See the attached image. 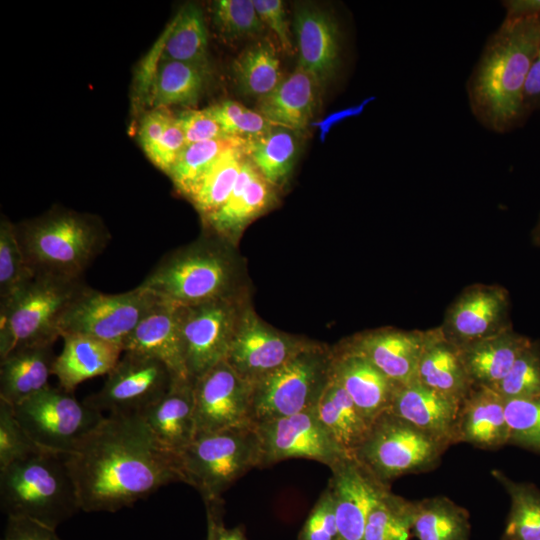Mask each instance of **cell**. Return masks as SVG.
Segmentation results:
<instances>
[{
  "instance_id": "6da1fadb",
  "label": "cell",
  "mask_w": 540,
  "mask_h": 540,
  "mask_svg": "<svg viewBox=\"0 0 540 540\" xmlns=\"http://www.w3.org/2000/svg\"><path fill=\"white\" fill-rule=\"evenodd\" d=\"M66 462L85 512H116L185 483L179 457L159 444L140 414L105 416Z\"/></svg>"
},
{
  "instance_id": "7a4b0ae2",
  "label": "cell",
  "mask_w": 540,
  "mask_h": 540,
  "mask_svg": "<svg viewBox=\"0 0 540 540\" xmlns=\"http://www.w3.org/2000/svg\"><path fill=\"white\" fill-rule=\"evenodd\" d=\"M540 46V14L505 17L488 38L467 82L470 110L494 133L523 124V91Z\"/></svg>"
},
{
  "instance_id": "3957f363",
  "label": "cell",
  "mask_w": 540,
  "mask_h": 540,
  "mask_svg": "<svg viewBox=\"0 0 540 540\" xmlns=\"http://www.w3.org/2000/svg\"><path fill=\"white\" fill-rule=\"evenodd\" d=\"M242 280L235 246L207 231L164 255L138 286L162 300L192 306L243 294Z\"/></svg>"
},
{
  "instance_id": "277c9868",
  "label": "cell",
  "mask_w": 540,
  "mask_h": 540,
  "mask_svg": "<svg viewBox=\"0 0 540 540\" xmlns=\"http://www.w3.org/2000/svg\"><path fill=\"white\" fill-rule=\"evenodd\" d=\"M15 226L34 276L83 279L110 240L99 219L70 210H51Z\"/></svg>"
},
{
  "instance_id": "5b68a950",
  "label": "cell",
  "mask_w": 540,
  "mask_h": 540,
  "mask_svg": "<svg viewBox=\"0 0 540 540\" xmlns=\"http://www.w3.org/2000/svg\"><path fill=\"white\" fill-rule=\"evenodd\" d=\"M0 503L8 519L56 530L81 510L66 455L41 450L0 470Z\"/></svg>"
},
{
  "instance_id": "8992f818",
  "label": "cell",
  "mask_w": 540,
  "mask_h": 540,
  "mask_svg": "<svg viewBox=\"0 0 540 540\" xmlns=\"http://www.w3.org/2000/svg\"><path fill=\"white\" fill-rule=\"evenodd\" d=\"M83 279L34 276L22 289L0 304V359L14 350L54 344L62 318Z\"/></svg>"
},
{
  "instance_id": "52a82bcc",
  "label": "cell",
  "mask_w": 540,
  "mask_h": 540,
  "mask_svg": "<svg viewBox=\"0 0 540 540\" xmlns=\"http://www.w3.org/2000/svg\"><path fill=\"white\" fill-rule=\"evenodd\" d=\"M260 459L255 425L198 434L179 456L185 483L194 487L204 502L222 499L239 478L260 468Z\"/></svg>"
},
{
  "instance_id": "ba28073f",
  "label": "cell",
  "mask_w": 540,
  "mask_h": 540,
  "mask_svg": "<svg viewBox=\"0 0 540 540\" xmlns=\"http://www.w3.org/2000/svg\"><path fill=\"white\" fill-rule=\"evenodd\" d=\"M332 348L312 341L290 360L253 384L254 424L316 406L330 378Z\"/></svg>"
},
{
  "instance_id": "9c48e42d",
  "label": "cell",
  "mask_w": 540,
  "mask_h": 540,
  "mask_svg": "<svg viewBox=\"0 0 540 540\" xmlns=\"http://www.w3.org/2000/svg\"><path fill=\"white\" fill-rule=\"evenodd\" d=\"M447 449L408 421L386 411L371 424L352 456L380 482L390 486L401 476L433 470Z\"/></svg>"
},
{
  "instance_id": "30bf717a",
  "label": "cell",
  "mask_w": 540,
  "mask_h": 540,
  "mask_svg": "<svg viewBox=\"0 0 540 540\" xmlns=\"http://www.w3.org/2000/svg\"><path fill=\"white\" fill-rule=\"evenodd\" d=\"M15 417L41 449L69 455L105 418L73 392L48 386L13 406Z\"/></svg>"
},
{
  "instance_id": "8fae6325",
  "label": "cell",
  "mask_w": 540,
  "mask_h": 540,
  "mask_svg": "<svg viewBox=\"0 0 540 540\" xmlns=\"http://www.w3.org/2000/svg\"><path fill=\"white\" fill-rule=\"evenodd\" d=\"M160 300L139 286L117 294L85 286L67 308L60 336L86 335L123 347L127 337Z\"/></svg>"
},
{
  "instance_id": "7c38bea8",
  "label": "cell",
  "mask_w": 540,
  "mask_h": 540,
  "mask_svg": "<svg viewBox=\"0 0 540 540\" xmlns=\"http://www.w3.org/2000/svg\"><path fill=\"white\" fill-rule=\"evenodd\" d=\"M245 306L244 293L180 306V331L188 375L196 379L226 360Z\"/></svg>"
},
{
  "instance_id": "4fadbf2b",
  "label": "cell",
  "mask_w": 540,
  "mask_h": 540,
  "mask_svg": "<svg viewBox=\"0 0 540 540\" xmlns=\"http://www.w3.org/2000/svg\"><path fill=\"white\" fill-rule=\"evenodd\" d=\"M99 391L83 402L108 415L142 414L170 388L174 375L160 360L123 352Z\"/></svg>"
},
{
  "instance_id": "5bb4252c",
  "label": "cell",
  "mask_w": 540,
  "mask_h": 540,
  "mask_svg": "<svg viewBox=\"0 0 540 540\" xmlns=\"http://www.w3.org/2000/svg\"><path fill=\"white\" fill-rule=\"evenodd\" d=\"M260 442V468L288 459H309L331 468L351 454L319 420L315 407L254 424Z\"/></svg>"
},
{
  "instance_id": "9a60e30c",
  "label": "cell",
  "mask_w": 540,
  "mask_h": 540,
  "mask_svg": "<svg viewBox=\"0 0 540 540\" xmlns=\"http://www.w3.org/2000/svg\"><path fill=\"white\" fill-rule=\"evenodd\" d=\"M253 384L226 360L194 379L196 435L254 425Z\"/></svg>"
},
{
  "instance_id": "2e32d148",
  "label": "cell",
  "mask_w": 540,
  "mask_h": 540,
  "mask_svg": "<svg viewBox=\"0 0 540 540\" xmlns=\"http://www.w3.org/2000/svg\"><path fill=\"white\" fill-rule=\"evenodd\" d=\"M311 342L273 328L245 304L226 362L241 377L254 384Z\"/></svg>"
},
{
  "instance_id": "e0dca14e",
  "label": "cell",
  "mask_w": 540,
  "mask_h": 540,
  "mask_svg": "<svg viewBox=\"0 0 540 540\" xmlns=\"http://www.w3.org/2000/svg\"><path fill=\"white\" fill-rule=\"evenodd\" d=\"M508 292L498 285L465 288L447 308L441 333L457 348L497 335L512 327Z\"/></svg>"
},
{
  "instance_id": "ac0fdd59",
  "label": "cell",
  "mask_w": 540,
  "mask_h": 540,
  "mask_svg": "<svg viewBox=\"0 0 540 540\" xmlns=\"http://www.w3.org/2000/svg\"><path fill=\"white\" fill-rule=\"evenodd\" d=\"M330 470L328 486L335 504L337 540H364L369 513L390 486L375 478L352 455Z\"/></svg>"
},
{
  "instance_id": "d6986e66",
  "label": "cell",
  "mask_w": 540,
  "mask_h": 540,
  "mask_svg": "<svg viewBox=\"0 0 540 540\" xmlns=\"http://www.w3.org/2000/svg\"><path fill=\"white\" fill-rule=\"evenodd\" d=\"M246 157L224 205L203 220L208 232L236 246L242 232L276 202V192Z\"/></svg>"
},
{
  "instance_id": "ffe728a7",
  "label": "cell",
  "mask_w": 540,
  "mask_h": 540,
  "mask_svg": "<svg viewBox=\"0 0 540 540\" xmlns=\"http://www.w3.org/2000/svg\"><path fill=\"white\" fill-rule=\"evenodd\" d=\"M426 330L380 328L353 336L341 344L367 358L397 385L416 381Z\"/></svg>"
},
{
  "instance_id": "44dd1931",
  "label": "cell",
  "mask_w": 540,
  "mask_h": 540,
  "mask_svg": "<svg viewBox=\"0 0 540 540\" xmlns=\"http://www.w3.org/2000/svg\"><path fill=\"white\" fill-rule=\"evenodd\" d=\"M330 374L370 424L389 410L399 386L367 358L341 343L332 348Z\"/></svg>"
},
{
  "instance_id": "7402d4cb",
  "label": "cell",
  "mask_w": 540,
  "mask_h": 540,
  "mask_svg": "<svg viewBox=\"0 0 540 540\" xmlns=\"http://www.w3.org/2000/svg\"><path fill=\"white\" fill-rule=\"evenodd\" d=\"M299 54L298 66L320 83L322 88L336 74L340 62V32L335 19L311 5L300 6L294 16Z\"/></svg>"
},
{
  "instance_id": "603a6c76",
  "label": "cell",
  "mask_w": 540,
  "mask_h": 540,
  "mask_svg": "<svg viewBox=\"0 0 540 540\" xmlns=\"http://www.w3.org/2000/svg\"><path fill=\"white\" fill-rule=\"evenodd\" d=\"M459 406L454 399L413 381L397 387L388 411L449 448L457 444Z\"/></svg>"
},
{
  "instance_id": "cb8c5ba5",
  "label": "cell",
  "mask_w": 540,
  "mask_h": 540,
  "mask_svg": "<svg viewBox=\"0 0 540 540\" xmlns=\"http://www.w3.org/2000/svg\"><path fill=\"white\" fill-rule=\"evenodd\" d=\"M123 352L151 356L163 362L175 377H190L180 331V305L161 299L124 341Z\"/></svg>"
},
{
  "instance_id": "d4e9b609",
  "label": "cell",
  "mask_w": 540,
  "mask_h": 540,
  "mask_svg": "<svg viewBox=\"0 0 540 540\" xmlns=\"http://www.w3.org/2000/svg\"><path fill=\"white\" fill-rule=\"evenodd\" d=\"M140 415L159 444L179 457L196 436L194 379L174 377L168 391Z\"/></svg>"
},
{
  "instance_id": "484cf974",
  "label": "cell",
  "mask_w": 540,
  "mask_h": 540,
  "mask_svg": "<svg viewBox=\"0 0 540 540\" xmlns=\"http://www.w3.org/2000/svg\"><path fill=\"white\" fill-rule=\"evenodd\" d=\"M457 443L494 450L509 444L505 399L495 390L473 386L461 401L457 417Z\"/></svg>"
},
{
  "instance_id": "4316f807",
  "label": "cell",
  "mask_w": 540,
  "mask_h": 540,
  "mask_svg": "<svg viewBox=\"0 0 540 540\" xmlns=\"http://www.w3.org/2000/svg\"><path fill=\"white\" fill-rule=\"evenodd\" d=\"M321 89L316 78L297 65L271 93L259 98L257 111L275 126L305 129L318 109Z\"/></svg>"
},
{
  "instance_id": "83f0119b",
  "label": "cell",
  "mask_w": 540,
  "mask_h": 540,
  "mask_svg": "<svg viewBox=\"0 0 540 540\" xmlns=\"http://www.w3.org/2000/svg\"><path fill=\"white\" fill-rule=\"evenodd\" d=\"M62 338L63 349L55 358L52 375L59 387L68 392L88 379L107 375L123 353L119 344L86 335L69 334Z\"/></svg>"
},
{
  "instance_id": "f1b7e54d",
  "label": "cell",
  "mask_w": 540,
  "mask_h": 540,
  "mask_svg": "<svg viewBox=\"0 0 540 540\" xmlns=\"http://www.w3.org/2000/svg\"><path fill=\"white\" fill-rule=\"evenodd\" d=\"M416 381L459 403L473 387L459 349L445 339L439 327L426 330Z\"/></svg>"
},
{
  "instance_id": "f546056e",
  "label": "cell",
  "mask_w": 540,
  "mask_h": 540,
  "mask_svg": "<svg viewBox=\"0 0 540 540\" xmlns=\"http://www.w3.org/2000/svg\"><path fill=\"white\" fill-rule=\"evenodd\" d=\"M531 341L510 327L497 335L458 348L472 385L494 389Z\"/></svg>"
},
{
  "instance_id": "4dcf8cb0",
  "label": "cell",
  "mask_w": 540,
  "mask_h": 540,
  "mask_svg": "<svg viewBox=\"0 0 540 540\" xmlns=\"http://www.w3.org/2000/svg\"><path fill=\"white\" fill-rule=\"evenodd\" d=\"M53 344L24 347L0 359V399L12 406L49 386Z\"/></svg>"
},
{
  "instance_id": "1f68e13d",
  "label": "cell",
  "mask_w": 540,
  "mask_h": 540,
  "mask_svg": "<svg viewBox=\"0 0 540 540\" xmlns=\"http://www.w3.org/2000/svg\"><path fill=\"white\" fill-rule=\"evenodd\" d=\"M209 70L173 60L159 59L151 78L146 103L151 109L196 104Z\"/></svg>"
},
{
  "instance_id": "d6a6232c",
  "label": "cell",
  "mask_w": 540,
  "mask_h": 540,
  "mask_svg": "<svg viewBox=\"0 0 540 540\" xmlns=\"http://www.w3.org/2000/svg\"><path fill=\"white\" fill-rule=\"evenodd\" d=\"M315 411L336 442L351 455L364 441L371 427L331 374L315 406Z\"/></svg>"
},
{
  "instance_id": "836d02e7",
  "label": "cell",
  "mask_w": 540,
  "mask_h": 540,
  "mask_svg": "<svg viewBox=\"0 0 540 540\" xmlns=\"http://www.w3.org/2000/svg\"><path fill=\"white\" fill-rule=\"evenodd\" d=\"M208 32L201 8L187 3L164 32L160 59L180 61L210 69Z\"/></svg>"
},
{
  "instance_id": "e575fe53",
  "label": "cell",
  "mask_w": 540,
  "mask_h": 540,
  "mask_svg": "<svg viewBox=\"0 0 540 540\" xmlns=\"http://www.w3.org/2000/svg\"><path fill=\"white\" fill-rule=\"evenodd\" d=\"M468 511L442 495L413 501L412 531L418 540H469Z\"/></svg>"
},
{
  "instance_id": "d590c367",
  "label": "cell",
  "mask_w": 540,
  "mask_h": 540,
  "mask_svg": "<svg viewBox=\"0 0 540 540\" xmlns=\"http://www.w3.org/2000/svg\"><path fill=\"white\" fill-rule=\"evenodd\" d=\"M293 130L276 126L268 134L248 141L247 157L274 187L285 184L298 155Z\"/></svg>"
},
{
  "instance_id": "8d00e7d4",
  "label": "cell",
  "mask_w": 540,
  "mask_h": 540,
  "mask_svg": "<svg viewBox=\"0 0 540 540\" xmlns=\"http://www.w3.org/2000/svg\"><path fill=\"white\" fill-rule=\"evenodd\" d=\"M247 146L248 143L225 152L189 196L188 199L202 220L218 211L229 198L243 161L247 157Z\"/></svg>"
},
{
  "instance_id": "74e56055",
  "label": "cell",
  "mask_w": 540,
  "mask_h": 540,
  "mask_svg": "<svg viewBox=\"0 0 540 540\" xmlns=\"http://www.w3.org/2000/svg\"><path fill=\"white\" fill-rule=\"evenodd\" d=\"M491 473L510 498L502 540H540V490L533 484L513 481L498 469Z\"/></svg>"
},
{
  "instance_id": "f35d334b",
  "label": "cell",
  "mask_w": 540,
  "mask_h": 540,
  "mask_svg": "<svg viewBox=\"0 0 540 540\" xmlns=\"http://www.w3.org/2000/svg\"><path fill=\"white\" fill-rule=\"evenodd\" d=\"M232 72L241 92L258 99L271 93L283 79L279 58L266 42L242 51L233 61Z\"/></svg>"
},
{
  "instance_id": "ab89813d",
  "label": "cell",
  "mask_w": 540,
  "mask_h": 540,
  "mask_svg": "<svg viewBox=\"0 0 540 540\" xmlns=\"http://www.w3.org/2000/svg\"><path fill=\"white\" fill-rule=\"evenodd\" d=\"M247 143V139L226 137L189 144L177 158L168 176L175 189L189 198L203 176L225 152Z\"/></svg>"
},
{
  "instance_id": "60d3db41",
  "label": "cell",
  "mask_w": 540,
  "mask_h": 540,
  "mask_svg": "<svg viewBox=\"0 0 540 540\" xmlns=\"http://www.w3.org/2000/svg\"><path fill=\"white\" fill-rule=\"evenodd\" d=\"M413 501L385 490L372 507L364 540H410Z\"/></svg>"
},
{
  "instance_id": "b9f144b4",
  "label": "cell",
  "mask_w": 540,
  "mask_h": 540,
  "mask_svg": "<svg viewBox=\"0 0 540 540\" xmlns=\"http://www.w3.org/2000/svg\"><path fill=\"white\" fill-rule=\"evenodd\" d=\"M34 278L20 246L16 226L7 218L0 222V304Z\"/></svg>"
},
{
  "instance_id": "7bdbcfd3",
  "label": "cell",
  "mask_w": 540,
  "mask_h": 540,
  "mask_svg": "<svg viewBox=\"0 0 540 540\" xmlns=\"http://www.w3.org/2000/svg\"><path fill=\"white\" fill-rule=\"evenodd\" d=\"M505 400L540 396V345L531 341L493 389Z\"/></svg>"
},
{
  "instance_id": "ee69618b",
  "label": "cell",
  "mask_w": 540,
  "mask_h": 540,
  "mask_svg": "<svg viewBox=\"0 0 540 540\" xmlns=\"http://www.w3.org/2000/svg\"><path fill=\"white\" fill-rule=\"evenodd\" d=\"M509 444L540 453V396L505 400Z\"/></svg>"
},
{
  "instance_id": "f6af8a7d",
  "label": "cell",
  "mask_w": 540,
  "mask_h": 540,
  "mask_svg": "<svg viewBox=\"0 0 540 540\" xmlns=\"http://www.w3.org/2000/svg\"><path fill=\"white\" fill-rule=\"evenodd\" d=\"M212 13L218 32L227 39L260 34L265 28L253 0H218Z\"/></svg>"
},
{
  "instance_id": "bcb514c9",
  "label": "cell",
  "mask_w": 540,
  "mask_h": 540,
  "mask_svg": "<svg viewBox=\"0 0 540 540\" xmlns=\"http://www.w3.org/2000/svg\"><path fill=\"white\" fill-rule=\"evenodd\" d=\"M209 107L224 132L230 137L256 139L268 134L276 127L258 111L251 110L233 100H226Z\"/></svg>"
},
{
  "instance_id": "7dc6e473",
  "label": "cell",
  "mask_w": 540,
  "mask_h": 540,
  "mask_svg": "<svg viewBox=\"0 0 540 540\" xmlns=\"http://www.w3.org/2000/svg\"><path fill=\"white\" fill-rule=\"evenodd\" d=\"M41 450L18 422L13 406L0 399V470Z\"/></svg>"
},
{
  "instance_id": "c3c4849f",
  "label": "cell",
  "mask_w": 540,
  "mask_h": 540,
  "mask_svg": "<svg viewBox=\"0 0 540 540\" xmlns=\"http://www.w3.org/2000/svg\"><path fill=\"white\" fill-rule=\"evenodd\" d=\"M337 537L335 504L327 485L310 510L296 540H337Z\"/></svg>"
},
{
  "instance_id": "681fc988",
  "label": "cell",
  "mask_w": 540,
  "mask_h": 540,
  "mask_svg": "<svg viewBox=\"0 0 540 540\" xmlns=\"http://www.w3.org/2000/svg\"><path fill=\"white\" fill-rule=\"evenodd\" d=\"M176 116L184 132L187 145L230 137L224 132L210 107L186 109Z\"/></svg>"
},
{
  "instance_id": "f907efd6",
  "label": "cell",
  "mask_w": 540,
  "mask_h": 540,
  "mask_svg": "<svg viewBox=\"0 0 540 540\" xmlns=\"http://www.w3.org/2000/svg\"><path fill=\"white\" fill-rule=\"evenodd\" d=\"M186 146L184 132L174 115L160 139L146 155L158 169L168 175Z\"/></svg>"
},
{
  "instance_id": "816d5d0a",
  "label": "cell",
  "mask_w": 540,
  "mask_h": 540,
  "mask_svg": "<svg viewBox=\"0 0 540 540\" xmlns=\"http://www.w3.org/2000/svg\"><path fill=\"white\" fill-rule=\"evenodd\" d=\"M254 6L265 26H268L277 37L281 48L287 54L293 51L289 23L281 0H253Z\"/></svg>"
},
{
  "instance_id": "f5cc1de1",
  "label": "cell",
  "mask_w": 540,
  "mask_h": 540,
  "mask_svg": "<svg viewBox=\"0 0 540 540\" xmlns=\"http://www.w3.org/2000/svg\"><path fill=\"white\" fill-rule=\"evenodd\" d=\"M206 540H248L242 526L227 527L224 522L223 499L205 501Z\"/></svg>"
},
{
  "instance_id": "db71d44e",
  "label": "cell",
  "mask_w": 540,
  "mask_h": 540,
  "mask_svg": "<svg viewBox=\"0 0 540 540\" xmlns=\"http://www.w3.org/2000/svg\"><path fill=\"white\" fill-rule=\"evenodd\" d=\"M173 117L169 108L150 109L142 116L138 139L145 154L154 147Z\"/></svg>"
},
{
  "instance_id": "11a10c76",
  "label": "cell",
  "mask_w": 540,
  "mask_h": 540,
  "mask_svg": "<svg viewBox=\"0 0 540 540\" xmlns=\"http://www.w3.org/2000/svg\"><path fill=\"white\" fill-rule=\"evenodd\" d=\"M4 538L7 540H61L56 530L22 519H8Z\"/></svg>"
},
{
  "instance_id": "9f6ffc18",
  "label": "cell",
  "mask_w": 540,
  "mask_h": 540,
  "mask_svg": "<svg viewBox=\"0 0 540 540\" xmlns=\"http://www.w3.org/2000/svg\"><path fill=\"white\" fill-rule=\"evenodd\" d=\"M523 104L528 118L540 109V46L533 58L523 91Z\"/></svg>"
},
{
  "instance_id": "6f0895ef",
  "label": "cell",
  "mask_w": 540,
  "mask_h": 540,
  "mask_svg": "<svg viewBox=\"0 0 540 540\" xmlns=\"http://www.w3.org/2000/svg\"><path fill=\"white\" fill-rule=\"evenodd\" d=\"M374 99L375 97L365 98L356 105L332 112L322 120L312 122L310 126L316 127L320 130V140L321 142H324L333 126L347 118L359 116L364 111L365 107Z\"/></svg>"
},
{
  "instance_id": "680465c9",
  "label": "cell",
  "mask_w": 540,
  "mask_h": 540,
  "mask_svg": "<svg viewBox=\"0 0 540 540\" xmlns=\"http://www.w3.org/2000/svg\"><path fill=\"white\" fill-rule=\"evenodd\" d=\"M505 17H521L540 14V0H506L502 2Z\"/></svg>"
},
{
  "instance_id": "91938a15",
  "label": "cell",
  "mask_w": 540,
  "mask_h": 540,
  "mask_svg": "<svg viewBox=\"0 0 540 540\" xmlns=\"http://www.w3.org/2000/svg\"><path fill=\"white\" fill-rule=\"evenodd\" d=\"M532 240L536 246H540V215L532 232Z\"/></svg>"
},
{
  "instance_id": "94428289",
  "label": "cell",
  "mask_w": 540,
  "mask_h": 540,
  "mask_svg": "<svg viewBox=\"0 0 540 540\" xmlns=\"http://www.w3.org/2000/svg\"><path fill=\"white\" fill-rule=\"evenodd\" d=\"M2 540H7L6 538H3Z\"/></svg>"
}]
</instances>
